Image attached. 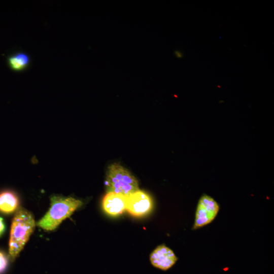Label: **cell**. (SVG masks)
<instances>
[{
  "label": "cell",
  "mask_w": 274,
  "mask_h": 274,
  "mask_svg": "<svg viewBox=\"0 0 274 274\" xmlns=\"http://www.w3.org/2000/svg\"><path fill=\"white\" fill-rule=\"evenodd\" d=\"M35 226L33 217L29 212L23 209L17 211L12 222L9 244L11 260H14L23 249Z\"/></svg>",
  "instance_id": "cell-1"
},
{
  "label": "cell",
  "mask_w": 274,
  "mask_h": 274,
  "mask_svg": "<svg viewBox=\"0 0 274 274\" xmlns=\"http://www.w3.org/2000/svg\"><path fill=\"white\" fill-rule=\"evenodd\" d=\"M82 204L81 200L73 197L53 196L49 211L37 225L46 230H53Z\"/></svg>",
  "instance_id": "cell-2"
},
{
  "label": "cell",
  "mask_w": 274,
  "mask_h": 274,
  "mask_svg": "<svg viewBox=\"0 0 274 274\" xmlns=\"http://www.w3.org/2000/svg\"><path fill=\"white\" fill-rule=\"evenodd\" d=\"M105 184L107 193L114 192L125 196L139 190L136 178L118 163H113L109 166Z\"/></svg>",
  "instance_id": "cell-3"
},
{
  "label": "cell",
  "mask_w": 274,
  "mask_h": 274,
  "mask_svg": "<svg viewBox=\"0 0 274 274\" xmlns=\"http://www.w3.org/2000/svg\"><path fill=\"white\" fill-rule=\"evenodd\" d=\"M219 211V206L213 198L207 195L201 196L198 203L193 228L197 229L211 223Z\"/></svg>",
  "instance_id": "cell-4"
},
{
  "label": "cell",
  "mask_w": 274,
  "mask_h": 274,
  "mask_svg": "<svg viewBox=\"0 0 274 274\" xmlns=\"http://www.w3.org/2000/svg\"><path fill=\"white\" fill-rule=\"evenodd\" d=\"M152 207L151 197L144 191L139 190L126 197V210L133 216H145L150 212Z\"/></svg>",
  "instance_id": "cell-5"
},
{
  "label": "cell",
  "mask_w": 274,
  "mask_h": 274,
  "mask_svg": "<svg viewBox=\"0 0 274 274\" xmlns=\"http://www.w3.org/2000/svg\"><path fill=\"white\" fill-rule=\"evenodd\" d=\"M150 260L154 267L166 270L175 264L178 258L172 250L162 245L158 246L152 252Z\"/></svg>",
  "instance_id": "cell-6"
},
{
  "label": "cell",
  "mask_w": 274,
  "mask_h": 274,
  "mask_svg": "<svg viewBox=\"0 0 274 274\" xmlns=\"http://www.w3.org/2000/svg\"><path fill=\"white\" fill-rule=\"evenodd\" d=\"M126 197L119 193H107L102 202L104 211L112 216H117L122 214L126 210Z\"/></svg>",
  "instance_id": "cell-7"
},
{
  "label": "cell",
  "mask_w": 274,
  "mask_h": 274,
  "mask_svg": "<svg viewBox=\"0 0 274 274\" xmlns=\"http://www.w3.org/2000/svg\"><path fill=\"white\" fill-rule=\"evenodd\" d=\"M19 201L16 195L10 191H5L0 193V211L9 214L15 211Z\"/></svg>",
  "instance_id": "cell-8"
},
{
  "label": "cell",
  "mask_w": 274,
  "mask_h": 274,
  "mask_svg": "<svg viewBox=\"0 0 274 274\" xmlns=\"http://www.w3.org/2000/svg\"><path fill=\"white\" fill-rule=\"evenodd\" d=\"M28 55L23 53H17L9 59L11 67L15 71H21L25 68L29 63Z\"/></svg>",
  "instance_id": "cell-9"
},
{
  "label": "cell",
  "mask_w": 274,
  "mask_h": 274,
  "mask_svg": "<svg viewBox=\"0 0 274 274\" xmlns=\"http://www.w3.org/2000/svg\"><path fill=\"white\" fill-rule=\"evenodd\" d=\"M8 259L5 255L0 252V273L3 272L7 268Z\"/></svg>",
  "instance_id": "cell-10"
},
{
  "label": "cell",
  "mask_w": 274,
  "mask_h": 274,
  "mask_svg": "<svg viewBox=\"0 0 274 274\" xmlns=\"http://www.w3.org/2000/svg\"><path fill=\"white\" fill-rule=\"evenodd\" d=\"M5 229V226L2 218L0 217V236L3 233Z\"/></svg>",
  "instance_id": "cell-11"
},
{
  "label": "cell",
  "mask_w": 274,
  "mask_h": 274,
  "mask_svg": "<svg viewBox=\"0 0 274 274\" xmlns=\"http://www.w3.org/2000/svg\"><path fill=\"white\" fill-rule=\"evenodd\" d=\"M175 53L178 58H181L183 56L182 53L179 51H175Z\"/></svg>",
  "instance_id": "cell-12"
}]
</instances>
